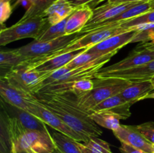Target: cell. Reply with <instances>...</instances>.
<instances>
[{
  "label": "cell",
  "mask_w": 154,
  "mask_h": 153,
  "mask_svg": "<svg viewBox=\"0 0 154 153\" xmlns=\"http://www.w3.org/2000/svg\"><path fill=\"white\" fill-rule=\"evenodd\" d=\"M34 95L71 128L87 139L102 134V129L92 119L90 114L80 107L78 97L72 92H38Z\"/></svg>",
  "instance_id": "obj_1"
},
{
  "label": "cell",
  "mask_w": 154,
  "mask_h": 153,
  "mask_svg": "<svg viewBox=\"0 0 154 153\" xmlns=\"http://www.w3.org/2000/svg\"><path fill=\"white\" fill-rule=\"evenodd\" d=\"M132 80L117 77H98L93 79L94 87L86 94L78 98L81 109L90 112L107 98L118 94L131 84Z\"/></svg>",
  "instance_id": "obj_2"
},
{
  "label": "cell",
  "mask_w": 154,
  "mask_h": 153,
  "mask_svg": "<svg viewBox=\"0 0 154 153\" xmlns=\"http://www.w3.org/2000/svg\"><path fill=\"white\" fill-rule=\"evenodd\" d=\"M117 52H112L108 55L102 56L92 62L88 63L81 67L77 68L59 78L57 81L47 86L45 88L41 89L38 92H71L72 85L76 81L84 78L96 79V74L99 71L103 65L109 62L111 58ZM38 93V92H37Z\"/></svg>",
  "instance_id": "obj_3"
},
{
  "label": "cell",
  "mask_w": 154,
  "mask_h": 153,
  "mask_svg": "<svg viewBox=\"0 0 154 153\" xmlns=\"http://www.w3.org/2000/svg\"><path fill=\"white\" fill-rule=\"evenodd\" d=\"M53 72L39 71L31 67L27 61L17 66L3 77L11 85L26 94H35L39 86Z\"/></svg>",
  "instance_id": "obj_4"
},
{
  "label": "cell",
  "mask_w": 154,
  "mask_h": 153,
  "mask_svg": "<svg viewBox=\"0 0 154 153\" xmlns=\"http://www.w3.org/2000/svg\"><path fill=\"white\" fill-rule=\"evenodd\" d=\"M48 19L43 16L31 17L8 28H1L0 46H6L8 44L23 38H33L37 40L42 33L49 27Z\"/></svg>",
  "instance_id": "obj_5"
},
{
  "label": "cell",
  "mask_w": 154,
  "mask_h": 153,
  "mask_svg": "<svg viewBox=\"0 0 154 153\" xmlns=\"http://www.w3.org/2000/svg\"><path fill=\"white\" fill-rule=\"evenodd\" d=\"M85 34V32H81L70 35L63 36L60 38L50 41H38L34 40L28 44L16 48L14 50L24 57L27 61L36 62L57 52L59 50L66 47Z\"/></svg>",
  "instance_id": "obj_6"
},
{
  "label": "cell",
  "mask_w": 154,
  "mask_h": 153,
  "mask_svg": "<svg viewBox=\"0 0 154 153\" xmlns=\"http://www.w3.org/2000/svg\"><path fill=\"white\" fill-rule=\"evenodd\" d=\"M28 112L38 117L39 119L42 120L47 125L52 128L54 130L61 132L78 142H86L89 140L88 139L71 128L60 117L57 116L52 111L41 104L34 94H31L29 97Z\"/></svg>",
  "instance_id": "obj_7"
},
{
  "label": "cell",
  "mask_w": 154,
  "mask_h": 153,
  "mask_svg": "<svg viewBox=\"0 0 154 153\" xmlns=\"http://www.w3.org/2000/svg\"><path fill=\"white\" fill-rule=\"evenodd\" d=\"M129 29H126L120 26L115 27H103V28H97V29L93 30L89 32L86 33L82 37L79 38L75 41L71 43L66 47L63 48L61 50H59L57 52L42 58L36 62H38L42 61V60L48 59V58H52V57L60 55V54L66 53V52H71V51L83 49V48H89L98 44L100 42L106 40L107 38L112 36L117 35V34H121V33L125 32Z\"/></svg>",
  "instance_id": "obj_8"
},
{
  "label": "cell",
  "mask_w": 154,
  "mask_h": 153,
  "mask_svg": "<svg viewBox=\"0 0 154 153\" xmlns=\"http://www.w3.org/2000/svg\"><path fill=\"white\" fill-rule=\"evenodd\" d=\"M154 60V51L144 48L140 45L137 46L130 53L121 61L111 64L107 67L102 68L98 73L123 70L134 68Z\"/></svg>",
  "instance_id": "obj_9"
},
{
  "label": "cell",
  "mask_w": 154,
  "mask_h": 153,
  "mask_svg": "<svg viewBox=\"0 0 154 153\" xmlns=\"http://www.w3.org/2000/svg\"><path fill=\"white\" fill-rule=\"evenodd\" d=\"M136 33L137 30L135 28H131L125 32L108 38L106 40L89 48L87 52L96 54L99 56L108 55L112 52H117L122 47L128 44L132 43V39Z\"/></svg>",
  "instance_id": "obj_10"
},
{
  "label": "cell",
  "mask_w": 154,
  "mask_h": 153,
  "mask_svg": "<svg viewBox=\"0 0 154 153\" xmlns=\"http://www.w3.org/2000/svg\"><path fill=\"white\" fill-rule=\"evenodd\" d=\"M114 136L120 142L129 144L135 148H140L147 153H152V145L150 142L136 128V125L120 124L118 129L113 131Z\"/></svg>",
  "instance_id": "obj_11"
},
{
  "label": "cell",
  "mask_w": 154,
  "mask_h": 153,
  "mask_svg": "<svg viewBox=\"0 0 154 153\" xmlns=\"http://www.w3.org/2000/svg\"><path fill=\"white\" fill-rule=\"evenodd\" d=\"M154 76V60L134 68L123 70L97 73L98 77H117L129 80H149Z\"/></svg>",
  "instance_id": "obj_12"
},
{
  "label": "cell",
  "mask_w": 154,
  "mask_h": 153,
  "mask_svg": "<svg viewBox=\"0 0 154 153\" xmlns=\"http://www.w3.org/2000/svg\"><path fill=\"white\" fill-rule=\"evenodd\" d=\"M1 106L4 108L5 110L10 116L16 117L21 122V124L28 130H40L42 132L48 131L47 124L39 119L38 117L29 112L28 111L24 110L20 108L16 107L14 106L8 104L1 100Z\"/></svg>",
  "instance_id": "obj_13"
},
{
  "label": "cell",
  "mask_w": 154,
  "mask_h": 153,
  "mask_svg": "<svg viewBox=\"0 0 154 153\" xmlns=\"http://www.w3.org/2000/svg\"><path fill=\"white\" fill-rule=\"evenodd\" d=\"M87 50H88L87 48H83V49L71 51V52L60 54V55L56 56L52 58L38 62H29L31 64V67L35 70H39V71L54 72L58 69L64 67V66L67 65L75 57L78 56L81 53L86 52Z\"/></svg>",
  "instance_id": "obj_14"
},
{
  "label": "cell",
  "mask_w": 154,
  "mask_h": 153,
  "mask_svg": "<svg viewBox=\"0 0 154 153\" xmlns=\"http://www.w3.org/2000/svg\"><path fill=\"white\" fill-rule=\"evenodd\" d=\"M137 3L138 2L112 4V3L107 2L106 4H102L99 7L95 8H93V13L91 18L84 27L96 25V24L108 20L120 14Z\"/></svg>",
  "instance_id": "obj_15"
},
{
  "label": "cell",
  "mask_w": 154,
  "mask_h": 153,
  "mask_svg": "<svg viewBox=\"0 0 154 153\" xmlns=\"http://www.w3.org/2000/svg\"><path fill=\"white\" fill-rule=\"evenodd\" d=\"M133 102H127L120 94L110 97L106 100L96 105L93 109L89 112H99V111H111L121 117L123 120L126 119L131 116L130 107L133 105Z\"/></svg>",
  "instance_id": "obj_16"
},
{
  "label": "cell",
  "mask_w": 154,
  "mask_h": 153,
  "mask_svg": "<svg viewBox=\"0 0 154 153\" xmlns=\"http://www.w3.org/2000/svg\"><path fill=\"white\" fill-rule=\"evenodd\" d=\"M29 95L14 87L4 78H0V96L5 103L28 111Z\"/></svg>",
  "instance_id": "obj_17"
},
{
  "label": "cell",
  "mask_w": 154,
  "mask_h": 153,
  "mask_svg": "<svg viewBox=\"0 0 154 153\" xmlns=\"http://www.w3.org/2000/svg\"><path fill=\"white\" fill-rule=\"evenodd\" d=\"M93 13V9L87 5L80 6L68 17L66 25V34L81 32L87 24Z\"/></svg>",
  "instance_id": "obj_18"
},
{
  "label": "cell",
  "mask_w": 154,
  "mask_h": 153,
  "mask_svg": "<svg viewBox=\"0 0 154 153\" xmlns=\"http://www.w3.org/2000/svg\"><path fill=\"white\" fill-rule=\"evenodd\" d=\"M76 8L68 0H57L44 12L43 16L48 19V25L53 26L69 17Z\"/></svg>",
  "instance_id": "obj_19"
},
{
  "label": "cell",
  "mask_w": 154,
  "mask_h": 153,
  "mask_svg": "<svg viewBox=\"0 0 154 153\" xmlns=\"http://www.w3.org/2000/svg\"><path fill=\"white\" fill-rule=\"evenodd\" d=\"M154 91L153 86L149 80H132L130 85L120 93L127 102L134 104L140 101L143 97Z\"/></svg>",
  "instance_id": "obj_20"
},
{
  "label": "cell",
  "mask_w": 154,
  "mask_h": 153,
  "mask_svg": "<svg viewBox=\"0 0 154 153\" xmlns=\"http://www.w3.org/2000/svg\"><path fill=\"white\" fill-rule=\"evenodd\" d=\"M27 62L24 57L20 55L14 50H2L0 52V77H3L9 71L20 65L22 63Z\"/></svg>",
  "instance_id": "obj_21"
},
{
  "label": "cell",
  "mask_w": 154,
  "mask_h": 153,
  "mask_svg": "<svg viewBox=\"0 0 154 153\" xmlns=\"http://www.w3.org/2000/svg\"><path fill=\"white\" fill-rule=\"evenodd\" d=\"M51 134L56 147L63 153H82L78 141L57 130H54Z\"/></svg>",
  "instance_id": "obj_22"
},
{
  "label": "cell",
  "mask_w": 154,
  "mask_h": 153,
  "mask_svg": "<svg viewBox=\"0 0 154 153\" xmlns=\"http://www.w3.org/2000/svg\"><path fill=\"white\" fill-rule=\"evenodd\" d=\"M90 117L98 125L110 129L112 131L118 129L121 124L120 122L122 119L121 117L111 111L105 110L92 112Z\"/></svg>",
  "instance_id": "obj_23"
},
{
  "label": "cell",
  "mask_w": 154,
  "mask_h": 153,
  "mask_svg": "<svg viewBox=\"0 0 154 153\" xmlns=\"http://www.w3.org/2000/svg\"><path fill=\"white\" fill-rule=\"evenodd\" d=\"M67 19L61 21L60 22L55 24V25L50 26L43 33L42 35L37 39L38 41H50V40H55L60 38L66 34V25L67 22Z\"/></svg>",
  "instance_id": "obj_24"
},
{
  "label": "cell",
  "mask_w": 154,
  "mask_h": 153,
  "mask_svg": "<svg viewBox=\"0 0 154 153\" xmlns=\"http://www.w3.org/2000/svg\"><path fill=\"white\" fill-rule=\"evenodd\" d=\"M137 30V33L133 38L132 43L141 42L147 43V42L154 41V22L141 24L133 27Z\"/></svg>",
  "instance_id": "obj_25"
},
{
  "label": "cell",
  "mask_w": 154,
  "mask_h": 153,
  "mask_svg": "<svg viewBox=\"0 0 154 153\" xmlns=\"http://www.w3.org/2000/svg\"><path fill=\"white\" fill-rule=\"evenodd\" d=\"M56 1L57 0H35L31 7L26 10L20 21L25 20L34 16H43L44 12Z\"/></svg>",
  "instance_id": "obj_26"
},
{
  "label": "cell",
  "mask_w": 154,
  "mask_h": 153,
  "mask_svg": "<svg viewBox=\"0 0 154 153\" xmlns=\"http://www.w3.org/2000/svg\"><path fill=\"white\" fill-rule=\"evenodd\" d=\"M150 22H154V9L135 18L123 21L120 23H118V26L122 28H126V29H129V28L137 26L150 23Z\"/></svg>",
  "instance_id": "obj_27"
},
{
  "label": "cell",
  "mask_w": 154,
  "mask_h": 153,
  "mask_svg": "<svg viewBox=\"0 0 154 153\" xmlns=\"http://www.w3.org/2000/svg\"><path fill=\"white\" fill-rule=\"evenodd\" d=\"M93 87H94L93 79L84 78V79H81L80 80L76 81L72 85L71 92H73L77 97L79 98L91 91Z\"/></svg>",
  "instance_id": "obj_28"
},
{
  "label": "cell",
  "mask_w": 154,
  "mask_h": 153,
  "mask_svg": "<svg viewBox=\"0 0 154 153\" xmlns=\"http://www.w3.org/2000/svg\"><path fill=\"white\" fill-rule=\"evenodd\" d=\"M99 57L101 56H99L96 54L90 53V52H87L86 51V52L81 53L78 56L75 57L67 65H66V67L69 70H73V69L81 67V66L85 65L88 63L92 62L96 60V58H99Z\"/></svg>",
  "instance_id": "obj_29"
},
{
  "label": "cell",
  "mask_w": 154,
  "mask_h": 153,
  "mask_svg": "<svg viewBox=\"0 0 154 153\" xmlns=\"http://www.w3.org/2000/svg\"><path fill=\"white\" fill-rule=\"evenodd\" d=\"M84 143L88 148L97 150L102 153H112L108 142L103 140L99 139L98 136H91L87 142Z\"/></svg>",
  "instance_id": "obj_30"
},
{
  "label": "cell",
  "mask_w": 154,
  "mask_h": 153,
  "mask_svg": "<svg viewBox=\"0 0 154 153\" xmlns=\"http://www.w3.org/2000/svg\"><path fill=\"white\" fill-rule=\"evenodd\" d=\"M11 2V0H0V22L2 25L8 20L14 10Z\"/></svg>",
  "instance_id": "obj_31"
},
{
  "label": "cell",
  "mask_w": 154,
  "mask_h": 153,
  "mask_svg": "<svg viewBox=\"0 0 154 153\" xmlns=\"http://www.w3.org/2000/svg\"><path fill=\"white\" fill-rule=\"evenodd\" d=\"M136 128L151 143H154V122H144L136 125Z\"/></svg>",
  "instance_id": "obj_32"
},
{
  "label": "cell",
  "mask_w": 154,
  "mask_h": 153,
  "mask_svg": "<svg viewBox=\"0 0 154 153\" xmlns=\"http://www.w3.org/2000/svg\"><path fill=\"white\" fill-rule=\"evenodd\" d=\"M102 1H104V0H68V2L75 8L87 5L91 8H93V7H94L96 4H99V2Z\"/></svg>",
  "instance_id": "obj_33"
},
{
  "label": "cell",
  "mask_w": 154,
  "mask_h": 153,
  "mask_svg": "<svg viewBox=\"0 0 154 153\" xmlns=\"http://www.w3.org/2000/svg\"><path fill=\"white\" fill-rule=\"evenodd\" d=\"M120 151L121 153H147L140 148H135L129 144L121 142V146L120 147Z\"/></svg>",
  "instance_id": "obj_34"
},
{
  "label": "cell",
  "mask_w": 154,
  "mask_h": 153,
  "mask_svg": "<svg viewBox=\"0 0 154 153\" xmlns=\"http://www.w3.org/2000/svg\"><path fill=\"white\" fill-rule=\"evenodd\" d=\"M35 0H15L14 3L12 4V8H13V10H14L18 5L21 4V5L23 6L26 10L32 6V3L34 2Z\"/></svg>",
  "instance_id": "obj_35"
},
{
  "label": "cell",
  "mask_w": 154,
  "mask_h": 153,
  "mask_svg": "<svg viewBox=\"0 0 154 153\" xmlns=\"http://www.w3.org/2000/svg\"><path fill=\"white\" fill-rule=\"evenodd\" d=\"M78 146H79L82 153H102L101 152L97 151V150H94L92 149V148H88V147L84 145V142H78Z\"/></svg>",
  "instance_id": "obj_36"
},
{
  "label": "cell",
  "mask_w": 154,
  "mask_h": 153,
  "mask_svg": "<svg viewBox=\"0 0 154 153\" xmlns=\"http://www.w3.org/2000/svg\"><path fill=\"white\" fill-rule=\"evenodd\" d=\"M108 2L112 3V4H123V3H132V2H139L141 1L145 0H107Z\"/></svg>",
  "instance_id": "obj_37"
},
{
  "label": "cell",
  "mask_w": 154,
  "mask_h": 153,
  "mask_svg": "<svg viewBox=\"0 0 154 153\" xmlns=\"http://www.w3.org/2000/svg\"><path fill=\"white\" fill-rule=\"evenodd\" d=\"M139 45L141 46H142V47L147 48V49L154 51V41L147 42V43H143Z\"/></svg>",
  "instance_id": "obj_38"
},
{
  "label": "cell",
  "mask_w": 154,
  "mask_h": 153,
  "mask_svg": "<svg viewBox=\"0 0 154 153\" xmlns=\"http://www.w3.org/2000/svg\"><path fill=\"white\" fill-rule=\"evenodd\" d=\"M11 153H30V152L26 151V150L17 149V148H14V147H11Z\"/></svg>",
  "instance_id": "obj_39"
},
{
  "label": "cell",
  "mask_w": 154,
  "mask_h": 153,
  "mask_svg": "<svg viewBox=\"0 0 154 153\" xmlns=\"http://www.w3.org/2000/svg\"><path fill=\"white\" fill-rule=\"evenodd\" d=\"M149 98H153V99H154V91L151 92L149 93L148 94H147V95H146V96L143 97L142 98H141V100H145V99H149Z\"/></svg>",
  "instance_id": "obj_40"
},
{
  "label": "cell",
  "mask_w": 154,
  "mask_h": 153,
  "mask_svg": "<svg viewBox=\"0 0 154 153\" xmlns=\"http://www.w3.org/2000/svg\"><path fill=\"white\" fill-rule=\"evenodd\" d=\"M53 153H63V152H60V150H59L58 148H57V147H56V148H55V149H54V151L53 152Z\"/></svg>",
  "instance_id": "obj_41"
},
{
  "label": "cell",
  "mask_w": 154,
  "mask_h": 153,
  "mask_svg": "<svg viewBox=\"0 0 154 153\" xmlns=\"http://www.w3.org/2000/svg\"><path fill=\"white\" fill-rule=\"evenodd\" d=\"M150 81H151L152 84H153V88H154V76L151 78V79H150Z\"/></svg>",
  "instance_id": "obj_42"
},
{
  "label": "cell",
  "mask_w": 154,
  "mask_h": 153,
  "mask_svg": "<svg viewBox=\"0 0 154 153\" xmlns=\"http://www.w3.org/2000/svg\"><path fill=\"white\" fill-rule=\"evenodd\" d=\"M152 149H153V152L152 153H154V143H153V145H152Z\"/></svg>",
  "instance_id": "obj_43"
},
{
  "label": "cell",
  "mask_w": 154,
  "mask_h": 153,
  "mask_svg": "<svg viewBox=\"0 0 154 153\" xmlns=\"http://www.w3.org/2000/svg\"><path fill=\"white\" fill-rule=\"evenodd\" d=\"M0 153H3V152H0Z\"/></svg>",
  "instance_id": "obj_44"
}]
</instances>
